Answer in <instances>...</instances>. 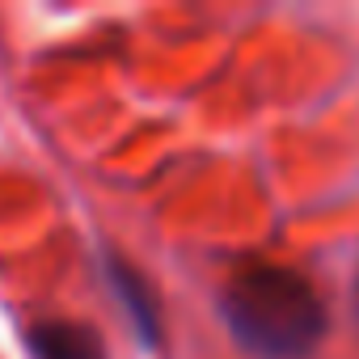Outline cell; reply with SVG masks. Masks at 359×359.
<instances>
[{
    "label": "cell",
    "mask_w": 359,
    "mask_h": 359,
    "mask_svg": "<svg viewBox=\"0 0 359 359\" xmlns=\"http://www.w3.org/2000/svg\"><path fill=\"white\" fill-rule=\"evenodd\" d=\"M220 309L233 338L258 359H304L325 334V304L313 279L275 262L237 271Z\"/></svg>",
    "instance_id": "cell-1"
},
{
    "label": "cell",
    "mask_w": 359,
    "mask_h": 359,
    "mask_svg": "<svg viewBox=\"0 0 359 359\" xmlns=\"http://www.w3.org/2000/svg\"><path fill=\"white\" fill-rule=\"evenodd\" d=\"M30 355L34 359H106V342L97 338L93 325L81 321H39L30 325Z\"/></svg>",
    "instance_id": "cell-2"
},
{
    "label": "cell",
    "mask_w": 359,
    "mask_h": 359,
    "mask_svg": "<svg viewBox=\"0 0 359 359\" xmlns=\"http://www.w3.org/2000/svg\"><path fill=\"white\" fill-rule=\"evenodd\" d=\"M355 296H359V279H355Z\"/></svg>",
    "instance_id": "cell-3"
}]
</instances>
